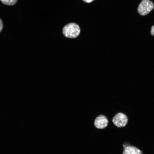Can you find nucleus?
Listing matches in <instances>:
<instances>
[{
    "mask_svg": "<svg viewBox=\"0 0 154 154\" xmlns=\"http://www.w3.org/2000/svg\"><path fill=\"white\" fill-rule=\"evenodd\" d=\"M80 33V28L77 24L71 23L65 25L63 28L62 33L66 37L69 38H76Z\"/></svg>",
    "mask_w": 154,
    "mask_h": 154,
    "instance_id": "nucleus-1",
    "label": "nucleus"
},
{
    "mask_svg": "<svg viewBox=\"0 0 154 154\" xmlns=\"http://www.w3.org/2000/svg\"><path fill=\"white\" fill-rule=\"evenodd\" d=\"M154 7V3L151 0H142L138 6L137 11L140 15L144 16L149 14Z\"/></svg>",
    "mask_w": 154,
    "mask_h": 154,
    "instance_id": "nucleus-2",
    "label": "nucleus"
},
{
    "mask_svg": "<svg viewBox=\"0 0 154 154\" xmlns=\"http://www.w3.org/2000/svg\"><path fill=\"white\" fill-rule=\"evenodd\" d=\"M128 118L124 114L121 112L117 114L112 119L114 124L118 127H123L126 125L128 122Z\"/></svg>",
    "mask_w": 154,
    "mask_h": 154,
    "instance_id": "nucleus-3",
    "label": "nucleus"
},
{
    "mask_svg": "<svg viewBox=\"0 0 154 154\" xmlns=\"http://www.w3.org/2000/svg\"><path fill=\"white\" fill-rule=\"evenodd\" d=\"M108 121L106 117L103 115H100L95 119L94 125L95 127L98 129H103L106 127Z\"/></svg>",
    "mask_w": 154,
    "mask_h": 154,
    "instance_id": "nucleus-4",
    "label": "nucleus"
},
{
    "mask_svg": "<svg viewBox=\"0 0 154 154\" xmlns=\"http://www.w3.org/2000/svg\"><path fill=\"white\" fill-rule=\"evenodd\" d=\"M123 154H142L143 152L139 149L133 146L124 144L123 145Z\"/></svg>",
    "mask_w": 154,
    "mask_h": 154,
    "instance_id": "nucleus-5",
    "label": "nucleus"
},
{
    "mask_svg": "<svg viewBox=\"0 0 154 154\" xmlns=\"http://www.w3.org/2000/svg\"><path fill=\"white\" fill-rule=\"evenodd\" d=\"M1 3L7 5H15L18 0H0Z\"/></svg>",
    "mask_w": 154,
    "mask_h": 154,
    "instance_id": "nucleus-6",
    "label": "nucleus"
},
{
    "mask_svg": "<svg viewBox=\"0 0 154 154\" xmlns=\"http://www.w3.org/2000/svg\"><path fill=\"white\" fill-rule=\"evenodd\" d=\"M3 27V23L2 21L0 18V33L2 31Z\"/></svg>",
    "mask_w": 154,
    "mask_h": 154,
    "instance_id": "nucleus-7",
    "label": "nucleus"
},
{
    "mask_svg": "<svg viewBox=\"0 0 154 154\" xmlns=\"http://www.w3.org/2000/svg\"><path fill=\"white\" fill-rule=\"evenodd\" d=\"M150 33L152 36H154V25L151 27Z\"/></svg>",
    "mask_w": 154,
    "mask_h": 154,
    "instance_id": "nucleus-8",
    "label": "nucleus"
},
{
    "mask_svg": "<svg viewBox=\"0 0 154 154\" xmlns=\"http://www.w3.org/2000/svg\"><path fill=\"white\" fill-rule=\"evenodd\" d=\"M84 2L87 3H89L93 1L94 0H82Z\"/></svg>",
    "mask_w": 154,
    "mask_h": 154,
    "instance_id": "nucleus-9",
    "label": "nucleus"
}]
</instances>
